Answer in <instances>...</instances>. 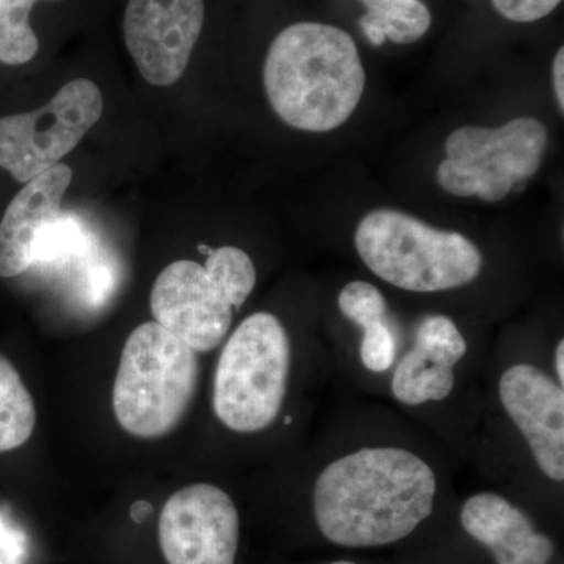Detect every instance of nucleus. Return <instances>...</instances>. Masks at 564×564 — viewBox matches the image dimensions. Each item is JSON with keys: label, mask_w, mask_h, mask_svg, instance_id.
<instances>
[{"label": "nucleus", "mask_w": 564, "mask_h": 564, "mask_svg": "<svg viewBox=\"0 0 564 564\" xmlns=\"http://www.w3.org/2000/svg\"><path fill=\"white\" fill-rule=\"evenodd\" d=\"M436 475L399 447H367L340 456L318 475L314 516L326 540L344 547H380L410 536L433 513Z\"/></svg>", "instance_id": "nucleus-1"}, {"label": "nucleus", "mask_w": 564, "mask_h": 564, "mask_svg": "<svg viewBox=\"0 0 564 564\" xmlns=\"http://www.w3.org/2000/svg\"><path fill=\"white\" fill-rule=\"evenodd\" d=\"M263 85L282 121L300 131L329 132L361 102L366 70L350 33L322 22H296L273 40Z\"/></svg>", "instance_id": "nucleus-2"}, {"label": "nucleus", "mask_w": 564, "mask_h": 564, "mask_svg": "<svg viewBox=\"0 0 564 564\" xmlns=\"http://www.w3.org/2000/svg\"><path fill=\"white\" fill-rule=\"evenodd\" d=\"M355 245L370 272L408 292L463 288L484 267L480 250L463 234L441 231L399 210L369 212L356 228Z\"/></svg>", "instance_id": "nucleus-3"}, {"label": "nucleus", "mask_w": 564, "mask_h": 564, "mask_svg": "<svg viewBox=\"0 0 564 564\" xmlns=\"http://www.w3.org/2000/svg\"><path fill=\"white\" fill-rule=\"evenodd\" d=\"M196 381V351L159 323H143L122 348L113 386L115 417L132 436H165L191 408Z\"/></svg>", "instance_id": "nucleus-4"}, {"label": "nucleus", "mask_w": 564, "mask_h": 564, "mask_svg": "<svg viewBox=\"0 0 564 564\" xmlns=\"http://www.w3.org/2000/svg\"><path fill=\"white\" fill-rule=\"evenodd\" d=\"M291 340L269 313L245 318L218 359L214 411L236 433L269 429L282 410L291 372Z\"/></svg>", "instance_id": "nucleus-5"}, {"label": "nucleus", "mask_w": 564, "mask_h": 564, "mask_svg": "<svg viewBox=\"0 0 564 564\" xmlns=\"http://www.w3.org/2000/svg\"><path fill=\"white\" fill-rule=\"evenodd\" d=\"M547 147V129L534 118L488 129L464 126L445 141L447 159L437 182L451 195L502 202L514 185L536 174Z\"/></svg>", "instance_id": "nucleus-6"}, {"label": "nucleus", "mask_w": 564, "mask_h": 564, "mask_svg": "<svg viewBox=\"0 0 564 564\" xmlns=\"http://www.w3.org/2000/svg\"><path fill=\"white\" fill-rule=\"evenodd\" d=\"M102 111L98 85L76 79L43 109L0 118V169L22 184L50 172L80 143Z\"/></svg>", "instance_id": "nucleus-7"}, {"label": "nucleus", "mask_w": 564, "mask_h": 564, "mask_svg": "<svg viewBox=\"0 0 564 564\" xmlns=\"http://www.w3.org/2000/svg\"><path fill=\"white\" fill-rule=\"evenodd\" d=\"M239 538V511L217 486H187L163 505L159 541L169 564H236Z\"/></svg>", "instance_id": "nucleus-8"}, {"label": "nucleus", "mask_w": 564, "mask_h": 564, "mask_svg": "<svg viewBox=\"0 0 564 564\" xmlns=\"http://www.w3.org/2000/svg\"><path fill=\"white\" fill-rule=\"evenodd\" d=\"M204 0H129L124 41L141 76L155 87L181 79L202 35Z\"/></svg>", "instance_id": "nucleus-9"}, {"label": "nucleus", "mask_w": 564, "mask_h": 564, "mask_svg": "<svg viewBox=\"0 0 564 564\" xmlns=\"http://www.w3.org/2000/svg\"><path fill=\"white\" fill-rule=\"evenodd\" d=\"M234 306L214 273L193 261L170 263L154 282V322L195 351H212L231 328Z\"/></svg>", "instance_id": "nucleus-10"}, {"label": "nucleus", "mask_w": 564, "mask_h": 564, "mask_svg": "<svg viewBox=\"0 0 564 564\" xmlns=\"http://www.w3.org/2000/svg\"><path fill=\"white\" fill-rule=\"evenodd\" d=\"M500 402L522 433L538 467L554 481L564 480V391L543 370L516 364L499 383Z\"/></svg>", "instance_id": "nucleus-11"}, {"label": "nucleus", "mask_w": 564, "mask_h": 564, "mask_svg": "<svg viewBox=\"0 0 564 564\" xmlns=\"http://www.w3.org/2000/svg\"><path fill=\"white\" fill-rule=\"evenodd\" d=\"M466 352V339L451 318L426 317L415 333L414 347L397 364L393 397L408 406L443 402L454 391L455 367Z\"/></svg>", "instance_id": "nucleus-12"}, {"label": "nucleus", "mask_w": 564, "mask_h": 564, "mask_svg": "<svg viewBox=\"0 0 564 564\" xmlns=\"http://www.w3.org/2000/svg\"><path fill=\"white\" fill-rule=\"evenodd\" d=\"M73 181V170L58 163L25 184L0 221V278L24 273L35 263L44 232L62 217L61 204Z\"/></svg>", "instance_id": "nucleus-13"}, {"label": "nucleus", "mask_w": 564, "mask_h": 564, "mask_svg": "<svg viewBox=\"0 0 564 564\" xmlns=\"http://www.w3.org/2000/svg\"><path fill=\"white\" fill-rule=\"evenodd\" d=\"M459 519L497 564H549L554 558L551 538L536 532L529 516L499 494H475L463 505Z\"/></svg>", "instance_id": "nucleus-14"}, {"label": "nucleus", "mask_w": 564, "mask_h": 564, "mask_svg": "<svg viewBox=\"0 0 564 564\" xmlns=\"http://www.w3.org/2000/svg\"><path fill=\"white\" fill-rule=\"evenodd\" d=\"M366 14L359 21L364 35L381 46L386 40L397 44L415 43L429 32L432 13L421 0H361Z\"/></svg>", "instance_id": "nucleus-15"}, {"label": "nucleus", "mask_w": 564, "mask_h": 564, "mask_svg": "<svg viewBox=\"0 0 564 564\" xmlns=\"http://www.w3.org/2000/svg\"><path fill=\"white\" fill-rule=\"evenodd\" d=\"M36 408L21 375L0 356V454L20 448L31 440Z\"/></svg>", "instance_id": "nucleus-16"}, {"label": "nucleus", "mask_w": 564, "mask_h": 564, "mask_svg": "<svg viewBox=\"0 0 564 564\" xmlns=\"http://www.w3.org/2000/svg\"><path fill=\"white\" fill-rule=\"evenodd\" d=\"M40 0H0V63L24 65L39 52L31 11Z\"/></svg>", "instance_id": "nucleus-17"}, {"label": "nucleus", "mask_w": 564, "mask_h": 564, "mask_svg": "<svg viewBox=\"0 0 564 564\" xmlns=\"http://www.w3.org/2000/svg\"><path fill=\"white\" fill-rule=\"evenodd\" d=\"M204 267L228 293L234 310H240L256 285V269L250 256L240 248L221 247L210 251Z\"/></svg>", "instance_id": "nucleus-18"}, {"label": "nucleus", "mask_w": 564, "mask_h": 564, "mask_svg": "<svg viewBox=\"0 0 564 564\" xmlns=\"http://www.w3.org/2000/svg\"><path fill=\"white\" fill-rule=\"evenodd\" d=\"M337 303H339V310L344 317L361 326L362 329L373 323L384 322L386 310H388L380 289L364 281H355L345 285L339 293Z\"/></svg>", "instance_id": "nucleus-19"}, {"label": "nucleus", "mask_w": 564, "mask_h": 564, "mask_svg": "<svg viewBox=\"0 0 564 564\" xmlns=\"http://www.w3.org/2000/svg\"><path fill=\"white\" fill-rule=\"evenodd\" d=\"M397 355V339L391 326L384 322L373 323L364 328L361 361L370 372L381 373L391 369Z\"/></svg>", "instance_id": "nucleus-20"}, {"label": "nucleus", "mask_w": 564, "mask_h": 564, "mask_svg": "<svg viewBox=\"0 0 564 564\" xmlns=\"http://www.w3.org/2000/svg\"><path fill=\"white\" fill-rule=\"evenodd\" d=\"M562 0H492L494 9L505 20L533 22L551 14Z\"/></svg>", "instance_id": "nucleus-21"}, {"label": "nucleus", "mask_w": 564, "mask_h": 564, "mask_svg": "<svg viewBox=\"0 0 564 564\" xmlns=\"http://www.w3.org/2000/svg\"><path fill=\"white\" fill-rule=\"evenodd\" d=\"M554 88L560 111L564 113V50L556 52L554 62Z\"/></svg>", "instance_id": "nucleus-22"}, {"label": "nucleus", "mask_w": 564, "mask_h": 564, "mask_svg": "<svg viewBox=\"0 0 564 564\" xmlns=\"http://www.w3.org/2000/svg\"><path fill=\"white\" fill-rule=\"evenodd\" d=\"M555 372L556 377H558L560 386L564 384V340H560L558 345H556L555 350Z\"/></svg>", "instance_id": "nucleus-23"}, {"label": "nucleus", "mask_w": 564, "mask_h": 564, "mask_svg": "<svg viewBox=\"0 0 564 564\" xmlns=\"http://www.w3.org/2000/svg\"><path fill=\"white\" fill-rule=\"evenodd\" d=\"M151 513V507L148 502H139L132 507L133 521L141 522L147 519V516Z\"/></svg>", "instance_id": "nucleus-24"}, {"label": "nucleus", "mask_w": 564, "mask_h": 564, "mask_svg": "<svg viewBox=\"0 0 564 564\" xmlns=\"http://www.w3.org/2000/svg\"><path fill=\"white\" fill-rule=\"evenodd\" d=\"M329 564H355V563H350V562H336V563H329Z\"/></svg>", "instance_id": "nucleus-25"}]
</instances>
